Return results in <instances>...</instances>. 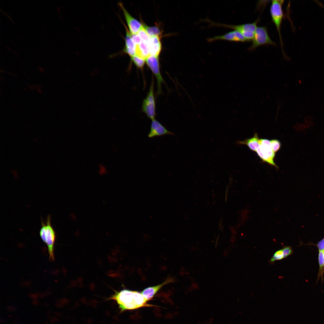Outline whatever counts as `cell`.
Here are the masks:
<instances>
[{"label": "cell", "mask_w": 324, "mask_h": 324, "mask_svg": "<svg viewBox=\"0 0 324 324\" xmlns=\"http://www.w3.org/2000/svg\"><path fill=\"white\" fill-rule=\"evenodd\" d=\"M137 34L141 38L142 40L148 42L150 37L148 35L143 25L142 26L138 31Z\"/></svg>", "instance_id": "cell-20"}, {"label": "cell", "mask_w": 324, "mask_h": 324, "mask_svg": "<svg viewBox=\"0 0 324 324\" xmlns=\"http://www.w3.org/2000/svg\"><path fill=\"white\" fill-rule=\"evenodd\" d=\"M145 60L149 56V48L148 42L142 40L136 45V55Z\"/></svg>", "instance_id": "cell-15"}, {"label": "cell", "mask_w": 324, "mask_h": 324, "mask_svg": "<svg viewBox=\"0 0 324 324\" xmlns=\"http://www.w3.org/2000/svg\"><path fill=\"white\" fill-rule=\"evenodd\" d=\"M119 17L125 29L126 35L124 39L125 45L122 51L118 53L111 54L110 55V57L112 58L121 54L125 53L129 55L130 58L136 55V45L132 39L130 32L128 28L122 21V19L119 16Z\"/></svg>", "instance_id": "cell-8"}, {"label": "cell", "mask_w": 324, "mask_h": 324, "mask_svg": "<svg viewBox=\"0 0 324 324\" xmlns=\"http://www.w3.org/2000/svg\"><path fill=\"white\" fill-rule=\"evenodd\" d=\"M107 172V170L105 166L101 164L99 166V173L101 175L105 174Z\"/></svg>", "instance_id": "cell-26"}, {"label": "cell", "mask_w": 324, "mask_h": 324, "mask_svg": "<svg viewBox=\"0 0 324 324\" xmlns=\"http://www.w3.org/2000/svg\"><path fill=\"white\" fill-rule=\"evenodd\" d=\"M213 322V320L211 319L208 320L204 322L203 323V324H212Z\"/></svg>", "instance_id": "cell-27"}, {"label": "cell", "mask_w": 324, "mask_h": 324, "mask_svg": "<svg viewBox=\"0 0 324 324\" xmlns=\"http://www.w3.org/2000/svg\"><path fill=\"white\" fill-rule=\"evenodd\" d=\"M142 110L147 117L152 121L155 119L156 104L154 93V80L153 76L149 92L142 102Z\"/></svg>", "instance_id": "cell-5"}, {"label": "cell", "mask_w": 324, "mask_h": 324, "mask_svg": "<svg viewBox=\"0 0 324 324\" xmlns=\"http://www.w3.org/2000/svg\"><path fill=\"white\" fill-rule=\"evenodd\" d=\"M273 151L275 153L278 151L281 147L280 142L278 140L273 139L270 140Z\"/></svg>", "instance_id": "cell-22"}, {"label": "cell", "mask_w": 324, "mask_h": 324, "mask_svg": "<svg viewBox=\"0 0 324 324\" xmlns=\"http://www.w3.org/2000/svg\"><path fill=\"white\" fill-rule=\"evenodd\" d=\"M39 234L42 240L47 245L50 259L51 260L54 261V248L56 235L55 232L51 225L50 215L47 216L45 223L41 220V226Z\"/></svg>", "instance_id": "cell-2"}, {"label": "cell", "mask_w": 324, "mask_h": 324, "mask_svg": "<svg viewBox=\"0 0 324 324\" xmlns=\"http://www.w3.org/2000/svg\"><path fill=\"white\" fill-rule=\"evenodd\" d=\"M318 260L319 264V269L318 273L316 283L321 278L322 281H323V274L324 273V262L323 258V251H319Z\"/></svg>", "instance_id": "cell-16"}, {"label": "cell", "mask_w": 324, "mask_h": 324, "mask_svg": "<svg viewBox=\"0 0 324 324\" xmlns=\"http://www.w3.org/2000/svg\"><path fill=\"white\" fill-rule=\"evenodd\" d=\"M148 44L149 55L159 56L162 49L160 37L154 36L150 37Z\"/></svg>", "instance_id": "cell-12"}, {"label": "cell", "mask_w": 324, "mask_h": 324, "mask_svg": "<svg viewBox=\"0 0 324 324\" xmlns=\"http://www.w3.org/2000/svg\"><path fill=\"white\" fill-rule=\"evenodd\" d=\"M259 140L260 139L257 134L255 133L253 137L243 141H238L237 143L246 145L251 150L256 152L260 146Z\"/></svg>", "instance_id": "cell-14"}, {"label": "cell", "mask_w": 324, "mask_h": 324, "mask_svg": "<svg viewBox=\"0 0 324 324\" xmlns=\"http://www.w3.org/2000/svg\"><path fill=\"white\" fill-rule=\"evenodd\" d=\"M146 63L156 78L157 94H159L162 92L161 84L164 81L160 71L159 56L149 55L146 59Z\"/></svg>", "instance_id": "cell-7"}, {"label": "cell", "mask_w": 324, "mask_h": 324, "mask_svg": "<svg viewBox=\"0 0 324 324\" xmlns=\"http://www.w3.org/2000/svg\"><path fill=\"white\" fill-rule=\"evenodd\" d=\"M130 59L137 68L141 69H143L146 63V60L136 55L130 57Z\"/></svg>", "instance_id": "cell-19"}, {"label": "cell", "mask_w": 324, "mask_h": 324, "mask_svg": "<svg viewBox=\"0 0 324 324\" xmlns=\"http://www.w3.org/2000/svg\"><path fill=\"white\" fill-rule=\"evenodd\" d=\"M118 5L123 12L128 29L130 33L132 34L137 33L142 26V24L134 18L129 13L122 3H119Z\"/></svg>", "instance_id": "cell-10"}, {"label": "cell", "mask_w": 324, "mask_h": 324, "mask_svg": "<svg viewBox=\"0 0 324 324\" xmlns=\"http://www.w3.org/2000/svg\"><path fill=\"white\" fill-rule=\"evenodd\" d=\"M166 135H174L172 132L167 129L159 122L155 119L152 121L150 131L148 135L149 138L161 136Z\"/></svg>", "instance_id": "cell-11"}, {"label": "cell", "mask_w": 324, "mask_h": 324, "mask_svg": "<svg viewBox=\"0 0 324 324\" xmlns=\"http://www.w3.org/2000/svg\"><path fill=\"white\" fill-rule=\"evenodd\" d=\"M256 152L260 158L263 161L278 168V167L274 163V159L262 152L260 149L259 147L257 149Z\"/></svg>", "instance_id": "cell-18"}, {"label": "cell", "mask_w": 324, "mask_h": 324, "mask_svg": "<svg viewBox=\"0 0 324 324\" xmlns=\"http://www.w3.org/2000/svg\"><path fill=\"white\" fill-rule=\"evenodd\" d=\"M143 25L150 37L159 36L160 37L161 32L158 27L157 26H148L143 23Z\"/></svg>", "instance_id": "cell-17"}, {"label": "cell", "mask_w": 324, "mask_h": 324, "mask_svg": "<svg viewBox=\"0 0 324 324\" xmlns=\"http://www.w3.org/2000/svg\"><path fill=\"white\" fill-rule=\"evenodd\" d=\"M323 260H324V251H323Z\"/></svg>", "instance_id": "cell-28"}, {"label": "cell", "mask_w": 324, "mask_h": 324, "mask_svg": "<svg viewBox=\"0 0 324 324\" xmlns=\"http://www.w3.org/2000/svg\"><path fill=\"white\" fill-rule=\"evenodd\" d=\"M284 2V0H272L270 7V12L272 21L275 25L278 33L283 52L284 54L283 48V43L280 31L281 23L284 16L282 9V6Z\"/></svg>", "instance_id": "cell-4"}, {"label": "cell", "mask_w": 324, "mask_h": 324, "mask_svg": "<svg viewBox=\"0 0 324 324\" xmlns=\"http://www.w3.org/2000/svg\"><path fill=\"white\" fill-rule=\"evenodd\" d=\"M107 300L115 301L121 312L154 306L147 303V300L141 293L127 289L115 292Z\"/></svg>", "instance_id": "cell-1"}, {"label": "cell", "mask_w": 324, "mask_h": 324, "mask_svg": "<svg viewBox=\"0 0 324 324\" xmlns=\"http://www.w3.org/2000/svg\"><path fill=\"white\" fill-rule=\"evenodd\" d=\"M130 34L132 39L136 45L139 44L142 42V40L137 33L132 34L130 32Z\"/></svg>", "instance_id": "cell-24"}, {"label": "cell", "mask_w": 324, "mask_h": 324, "mask_svg": "<svg viewBox=\"0 0 324 324\" xmlns=\"http://www.w3.org/2000/svg\"><path fill=\"white\" fill-rule=\"evenodd\" d=\"M207 40L209 42L218 40H224L234 42L249 41L241 33L235 30L222 35L215 36L213 37L208 38Z\"/></svg>", "instance_id": "cell-9"}, {"label": "cell", "mask_w": 324, "mask_h": 324, "mask_svg": "<svg viewBox=\"0 0 324 324\" xmlns=\"http://www.w3.org/2000/svg\"><path fill=\"white\" fill-rule=\"evenodd\" d=\"M202 20L208 22L209 27H224L238 31L249 41L252 40L253 39L256 29L257 27V24L259 21V19L256 20L253 23L238 25H230L216 22L210 20L208 17Z\"/></svg>", "instance_id": "cell-3"}, {"label": "cell", "mask_w": 324, "mask_h": 324, "mask_svg": "<svg viewBox=\"0 0 324 324\" xmlns=\"http://www.w3.org/2000/svg\"><path fill=\"white\" fill-rule=\"evenodd\" d=\"M252 41V45L248 49L249 51H253L258 46L262 45H275L276 44L270 38L267 28L265 26L257 27Z\"/></svg>", "instance_id": "cell-6"}, {"label": "cell", "mask_w": 324, "mask_h": 324, "mask_svg": "<svg viewBox=\"0 0 324 324\" xmlns=\"http://www.w3.org/2000/svg\"><path fill=\"white\" fill-rule=\"evenodd\" d=\"M172 281V280L170 279H167L161 284L146 288L143 290L141 293L148 301L151 299L164 285L170 283Z\"/></svg>", "instance_id": "cell-13"}, {"label": "cell", "mask_w": 324, "mask_h": 324, "mask_svg": "<svg viewBox=\"0 0 324 324\" xmlns=\"http://www.w3.org/2000/svg\"><path fill=\"white\" fill-rule=\"evenodd\" d=\"M284 258H285L292 254L293 251L291 247L286 246L282 249Z\"/></svg>", "instance_id": "cell-23"}, {"label": "cell", "mask_w": 324, "mask_h": 324, "mask_svg": "<svg viewBox=\"0 0 324 324\" xmlns=\"http://www.w3.org/2000/svg\"><path fill=\"white\" fill-rule=\"evenodd\" d=\"M316 246L318 248L319 251H324V238L319 241L316 244H311Z\"/></svg>", "instance_id": "cell-25"}, {"label": "cell", "mask_w": 324, "mask_h": 324, "mask_svg": "<svg viewBox=\"0 0 324 324\" xmlns=\"http://www.w3.org/2000/svg\"><path fill=\"white\" fill-rule=\"evenodd\" d=\"M284 258L282 249L276 251L270 260V261L273 262L276 260H281Z\"/></svg>", "instance_id": "cell-21"}]
</instances>
